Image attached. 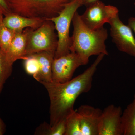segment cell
Returning a JSON list of instances; mask_svg holds the SVG:
<instances>
[{"mask_svg":"<svg viewBox=\"0 0 135 135\" xmlns=\"http://www.w3.org/2000/svg\"><path fill=\"white\" fill-rule=\"evenodd\" d=\"M82 135H99V127L102 110L88 105L76 110Z\"/></svg>","mask_w":135,"mask_h":135,"instance_id":"30bf717a","label":"cell"},{"mask_svg":"<svg viewBox=\"0 0 135 135\" xmlns=\"http://www.w3.org/2000/svg\"><path fill=\"white\" fill-rule=\"evenodd\" d=\"M46 20L40 18H32L11 13L4 16L3 21L5 26L15 33L23 31L27 28L36 29Z\"/></svg>","mask_w":135,"mask_h":135,"instance_id":"7c38bea8","label":"cell"},{"mask_svg":"<svg viewBox=\"0 0 135 135\" xmlns=\"http://www.w3.org/2000/svg\"><path fill=\"white\" fill-rule=\"evenodd\" d=\"M98 1L99 0H81V2L82 5H84L87 7L93 3Z\"/></svg>","mask_w":135,"mask_h":135,"instance_id":"603a6c76","label":"cell"},{"mask_svg":"<svg viewBox=\"0 0 135 135\" xmlns=\"http://www.w3.org/2000/svg\"><path fill=\"white\" fill-rule=\"evenodd\" d=\"M6 131V126L4 122L0 118V135L4 134Z\"/></svg>","mask_w":135,"mask_h":135,"instance_id":"7402d4cb","label":"cell"},{"mask_svg":"<svg viewBox=\"0 0 135 135\" xmlns=\"http://www.w3.org/2000/svg\"><path fill=\"white\" fill-rule=\"evenodd\" d=\"M32 28H27L23 31L16 33L10 45L6 52V56L11 64L18 59L25 60L26 56V49L27 36Z\"/></svg>","mask_w":135,"mask_h":135,"instance_id":"8fae6325","label":"cell"},{"mask_svg":"<svg viewBox=\"0 0 135 135\" xmlns=\"http://www.w3.org/2000/svg\"><path fill=\"white\" fill-rule=\"evenodd\" d=\"M81 6V0H73L65 7L58 16L50 19L54 23L58 38L55 58H58L70 52V25L75 12Z\"/></svg>","mask_w":135,"mask_h":135,"instance_id":"5b68a950","label":"cell"},{"mask_svg":"<svg viewBox=\"0 0 135 135\" xmlns=\"http://www.w3.org/2000/svg\"><path fill=\"white\" fill-rule=\"evenodd\" d=\"M122 109L120 106L110 105L102 111L99 135H123L122 127Z\"/></svg>","mask_w":135,"mask_h":135,"instance_id":"9c48e42d","label":"cell"},{"mask_svg":"<svg viewBox=\"0 0 135 135\" xmlns=\"http://www.w3.org/2000/svg\"><path fill=\"white\" fill-rule=\"evenodd\" d=\"M55 30L54 23L50 20H46L35 30L31 29L27 36L26 57L43 51L55 53L58 44Z\"/></svg>","mask_w":135,"mask_h":135,"instance_id":"277c9868","label":"cell"},{"mask_svg":"<svg viewBox=\"0 0 135 135\" xmlns=\"http://www.w3.org/2000/svg\"><path fill=\"white\" fill-rule=\"evenodd\" d=\"M0 13L4 16L11 13L6 0H0Z\"/></svg>","mask_w":135,"mask_h":135,"instance_id":"ffe728a7","label":"cell"},{"mask_svg":"<svg viewBox=\"0 0 135 135\" xmlns=\"http://www.w3.org/2000/svg\"><path fill=\"white\" fill-rule=\"evenodd\" d=\"M73 0H6L11 12L22 16L50 20Z\"/></svg>","mask_w":135,"mask_h":135,"instance_id":"3957f363","label":"cell"},{"mask_svg":"<svg viewBox=\"0 0 135 135\" xmlns=\"http://www.w3.org/2000/svg\"><path fill=\"white\" fill-rule=\"evenodd\" d=\"M3 16H4L0 13V49L5 53L16 33L5 26L3 21Z\"/></svg>","mask_w":135,"mask_h":135,"instance_id":"ac0fdd59","label":"cell"},{"mask_svg":"<svg viewBox=\"0 0 135 135\" xmlns=\"http://www.w3.org/2000/svg\"><path fill=\"white\" fill-rule=\"evenodd\" d=\"M122 127L123 135H135V94L133 101L122 112Z\"/></svg>","mask_w":135,"mask_h":135,"instance_id":"5bb4252c","label":"cell"},{"mask_svg":"<svg viewBox=\"0 0 135 135\" xmlns=\"http://www.w3.org/2000/svg\"><path fill=\"white\" fill-rule=\"evenodd\" d=\"M84 65L79 56L74 52L54 59L52 65V81L62 83L70 80L76 69Z\"/></svg>","mask_w":135,"mask_h":135,"instance_id":"ba28073f","label":"cell"},{"mask_svg":"<svg viewBox=\"0 0 135 135\" xmlns=\"http://www.w3.org/2000/svg\"><path fill=\"white\" fill-rule=\"evenodd\" d=\"M24 67L27 73L35 78L38 74L40 70V63L33 55L28 56L24 60Z\"/></svg>","mask_w":135,"mask_h":135,"instance_id":"d6986e66","label":"cell"},{"mask_svg":"<svg viewBox=\"0 0 135 135\" xmlns=\"http://www.w3.org/2000/svg\"><path fill=\"white\" fill-rule=\"evenodd\" d=\"M105 56L103 54L98 56L88 69L68 81L62 83L53 81L41 83L47 90L50 99L51 126L65 119L74 110V106L77 98L90 90L94 74Z\"/></svg>","mask_w":135,"mask_h":135,"instance_id":"6da1fadb","label":"cell"},{"mask_svg":"<svg viewBox=\"0 0 135 135\" xmlns=\"http://www.w3.org/2000/svg\"><path fill=\"white\" fill-rule=\"evenodd\" d=\"M134 5H135V2L134 3Z\"/></svg>","mask_w":135,"mask_h":135,"instance_id":"cb8c5ba5","label":"cell"},{"mask_svg":"<svg viewBox=\"0 0 135 135\" xmlns=\"http://www.w3.org/2000/svg\"><path fill=\"white\" fill-rule=\"evenodd\" d=\"M128 25L135 33V17H132L128 19Z\"/></svg>","mask_w":135,"mask_h":135,"instance_id":"44dd1931","label":"cell"},{"mask_svg":"<svg viewBox=\"0 0 135 135\" xmlns=\"http://www.w3.org/2000/svg\"><path fill=\"white\" fill-rule=\"evenodd\" d=\"M32 55L38 59L40 65V72L34 79L41 83L52 81V65L55 53L43 51Z\"/></svg>","mask_w":135,"mask_h":135,"instance_id":"4fadbf2b","label":"cell"},{"mask_svg":"<svg viewBox=\"0 0 135 135\" xmlns=\"http://www.w3.org/2000/svg\"><path fill=\"white\" fill-rule=\"evenodd\" d=\"M65 119L60 121L53 126L44 122L36 129L35 134L44 135H65Z\"/></svg>","mask_w":135,"mask_h":135,"instance_id":"9a60e30c","label":"cell"},{"mask_svg":"<svg viewBox=\"0 0 135 135\" xmlns=\"http://www.w3.org/2000/svg\"><path fill=\"white\" fill-rule=\"evenodd\" d=\"M73 32L71 37L70 52L76 53L84 65L91 56L103 54L108 55L105 41L108 38L107 30L104 27L93 30L86 26L77 11L72 20Z\"/></svg>","mask_w":135,"mask_h":135,"instance_id":"7a4b0ae2","label":"cell"},{"mask_svg":"<svg viewBox=\"0 0 135 135\" xmlns=\"http://www.w3.org/2000/svg\"><path fill=\"white\" fill-rule=\"evenodd\" d=\"M116 7L106 5L100 0L87 7L85 12L80 15L83 22L91 29L96 30L103 27L104 25L119 14Z\"/></svg>","mask_w":135,"mask_h":135,"instance_id":"8992f818","label":"cell"},{"mask_svg":"<svg viewBox=\"0 0 135 135\" xmlns=\"http://www.w3.org/2000/svg\"><path fill=\"white\" fill-rule=\"evenodd\" d=\"M12 65L8 60L5 52L0 49V95L6 81L12 74Z\"/></svg>","mask_w":135,"mask_h":135,"instance_id":"2e32d148","label":"cell"},{"mask_svg":"<svg viewBox=\"0 0 135 135\" xmlns=\"http://www.w3.org/2000/svg\"><path fill=\"white\" fill-rule=\"evenodd\" d=\"M110 35L118 50L135 57V38L132 29L123 23L119 14L110 22Z\"/></svg>","mask_w":135,"mask_h":135,"instance_id":"52a82bcc","label":"cell"},{"mask_svg":"<svg viewBox=\"0 0 135 135\" xmlns=\"http://www.w3.org/2000/svg\"><path fill=\"white\" fill-rule=\"evenodd\" d=\"M65 135H82L79 119L77 111L74 110L66 118Z\"/></svg>","mask_w":135,"mask_h":135,"instance_id":"e0dca14e","label":"cell"}]
</instances>
